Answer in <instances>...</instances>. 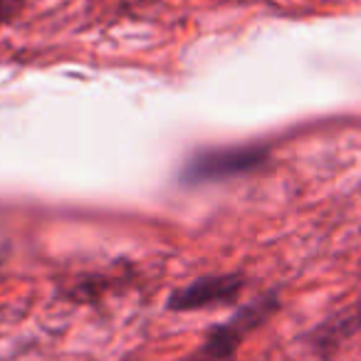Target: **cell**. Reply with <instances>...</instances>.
<instances>
[{
  "instance_id": "obj_1",
  "label": "cell",
  "mask_w": 361,
  "mask_h": 361,
  "mask_svg": "<svg viewBox=\"0 0 361 361\" xmlns=\"http://www.w3.org/2000/svg\"><path fill=\"white\" fill-rule=\"evenodd\" d=\"M277 310H280L277 292H267V295L257 297L250 305L240 307L228 322L213 326L203 339V344L183 361H233L243 341L255 329H260Z\"/></svg>"
},
{
  "instance_id": "obj_2",
  "label": "cell",
  "mask_w": 361,
  "mask_h": 361,
  "mask_svg": "<svg viewBox=\"0 0 361 361\" xmlns=\"http://www.w3.org/2000/svg\"><path fill=\"white\" fill-rule=\"evenodd\" d=\"M270 159V149L265 144H238V146H213L193 154L180 169L183 183H216L235 176H245L262 169Z\"/></svg>"
},
{
  "instance_id": "obj_3",
  "label": "cell",
  "mask_w": 361,
  "mask_h": 361,
  "mask_svg": "<svg viewBox=\"0 0 361 361\" xmlns=\"http://www.w3.org/2000/svg\"><path fill=\"white\" fill-rule=\"evenodd\" d=\"M245 290V277L238 272L228 275H206L188 282L186 287H178L166 300L169 312H198L208 307H228L235 305L238 297Z\"/></svg>"
},
{
  "instance_id": "obj_4",
  "label": "cell",
  "mask_w": 361,
  "mask_h": 361,
  "mask_svg": "<svg viewBox=\"0 0 361 361\" xmlns=\"http://www.w3.org/2000/svg\"><path fill=\"white\" fill-rule=\"evenodd\" d=\"M361 331V295L354 302L344 307V310L334 312L326 317L322 324L307 334V346L317 354L319 361H331L334 354L341 349L344 341H349L354 334Z\"/></svg>"
},
{
  "instance_id": "obj_5",
  "label": "cell",
  "mask_w": 361,
  "mask_h": 361,
  "mask_svg": "<svg viewBox=\"0 0 361 361\" xmlns=\"http://www.w3.org/2000/svg\"><path fill=\"white\" fill-rule=\"evenodd\" d=\"M23 0H0V20H8L20 11Z\"/></svg>"
}]
</instances>
